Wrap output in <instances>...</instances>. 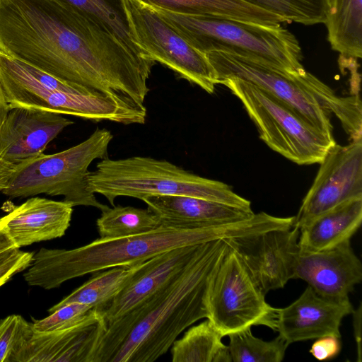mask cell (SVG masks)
<instances>
[{
	"mask_svg": "<svg viewBox=\"0 0 362 362\" xmlns=\"http://www.w3.org/2000/svg\"><path fill=\"white\" fill-rule=\"evenodd\" d=\"M208 317L223 337L253 325L276 330L279 308L270 305L247 266L229 245L207 293Z\"/></svg>",
	"mask_w": 362,
	"mask_h": 362,
	"instance_id": "obj_9",
	"label": "cell"
},
{
	"mask_svg": "<svg viewBox=\"0 0 362 362\" xmlns=\"http://www.w3.org/2000/svg\"><path fill=\"white\" fill-rule=\"evenodd\" d=\"M32 330V323L19 315L0 320V362H14L17 352Z\"/></svg>",
	"mask_w": 362,
	"mask_h": 362,
	"instance_id": "obj_30",
	"label": "cell"
},
{
	"mask_svg": "<svg viewBox=\"0 0 362 362\" xmlns=\"http://www.w3.org/2000/svg\"><path fill=\"white\" fill-rule=\"evenodd\" d=\"M159 218L160 225L202 228L235 222L250 218L252 210L183 195L148 196L142 199Z\"/></svg>",
	"mask_w": 362,
	"mask_h": 362,
	"instance_id": "obj_20",
	"label": "cell"
},
{
	"mask_svg": "<svg viewBox=\"0 0 362 362\" xmlns=\"http://www.w3.org/2000/svg\"><path fill=\"white\" fill-rule=\"evenodd\" d=\"M0 49L83 90L142 107L156 62L61 0H0Z\"/></svg>",
	"mask_w": 362,
	"mask_h": 362,
	"instance_id": "obj_1",
	"label": "cell"
},
{
	"mask_svg": "<svg viewBox=\"0 0 362 362\" xmlns=\"http://www.w3.org/2000/svg\"><path fill=\"white\" fill-rule=\"evenodd\" d=\"M202 244L175 247L144 262L128 283L100 311L107 324L150 298L176 277L193 260Z\"/></svg>",
	"mask_w": 362,
	"mask_h": 362,
	"instance_id": "obj_18",
	"label": "cell"
},
{
	"mask_svg": "<svg viewBox=\"0 0 362 362\" xmlns=\"http://www.w3.org/2000/svg\"><path fill=\"white\" fill-rule=\"evenodd\" d=\"M339 337L327 335L318 339L313 344L310 353L319 361H325L337 356L341 350Z\"/></svg>",
	"mask_w": 362,
	"mask_h": 362,
	"instance_id": "obj_33",
	"label": "cell"
},
{
	"mask_svg": "<svg viewBox=\"0 0 362 362\" xmlns=\"http://www.w3.org/2000/svg\"><path fill=\"white\" fill-rule=\"evenodd\" d=\"M252 230V224L247 219L196 228L160 225L141 234L99 238L71 250L41 248L33 254L23 277L30 286L53 289L88 274L141 264L175 247L245 236Z\"/></svg>",
	"mask_w": 362,
	"mask_h": 362,
	"instance_id": "obj_3",
	"label": "cell"
},
{
	"mask_svg": "<svg viewBox=\"0 0 362 362\" xmlns=\"http://www.w3.org/2000/svg\"><path fill=\"white\" fill-rule=\"evenodd\" d=\"M151 7L173 13L217 16L267 26L284 22L278 16L242 0H141Z\"/></svg>",
	"mask_w": 362,
	"mask_h": 362,
	"instance_id": "obj_22",
	"label": "cell"
},
{
	"mask_svg": "<svg viewBox=\"0 0 362 362\" xmlns=\"http://www.w3.org/2000/svg\"><path fill=\"white\" fill-rule=\"evenodd\" d=\"M20 248L17 247L10 238L4 217L0 218V264L13 256Z\"/></svg>",
	"mask_w": 362,
	"mask_h": 362,
	"instance_id": "obj_34",
	"label": "cell"
},
{
	"mask_svg": "<svg viewBox=\"0 0 362 362\" xmlns=\"http://www.w3.org/2000/svg\"><path fill=\"white\" fill-rule=\"evenodd\" d=\"M130 37L151 60L208 93L217 85L205 54L194 48L151 6L141 0H122Z\"/></svg>",
	"mask_w": 362,
	"mask_h": 362,
	"instance_id": "obj_10",
	"label": "cell"
},
{
	"mask_svg": "<svg viewBox=\"0 0 362 362\" xmlns=\"http://www.w3.org/2000/svg\"><path fill=\"white\" fill-rule=\"evenodd\" d=\"M92 308L78 303L66 304L42 320L33 318L32 327L40 332H53L71 327L81 321Z\"/></svg>",
	"mask_w": 362,
	"mask_h": 362,
	"instance_id": "obj_31",
	"label": "cell"
},
{
	"mask_svg": "<svg viewBox=\"0 0 362 362\" xmlns=\"http://www.w3.org/2000/svg\"><path fill=\"white\" fill-rule=\"evenodd\" d=\"M73 206L63 201L31 197L3 216L17 247L62 237L69 228Z\"/></svg>",
	"mask_w": 362,
	"mask_h": 362,
	"instance_id": "obj_19",
	"label": "cell"
},
{
	"mask_svg": "<svg viewBox=\"0 0 362 362\" xmlns=\"http://www.w3.org/2000/svg\"><path fill=\"white\" fill-rule=\"evenodd\" d=\"M233 362H281L288 346L280 335L272 341L255 337L251 327L228 335Z\"/></svg>",
	"mask_w": 362,
	"mask_h": 362,
	"instance_id": "obj_28",
	"label": "cell"
},
{
	"mask_svg": "<svg viewBox=\"0 0 362 362\" xmlns=\"http://www.w3.org/2000/svg\"><path fill=\"white\" fill-rule=\"evenodd\" d=\"M354 310L349 298L328 299L308 286L294 302L279 308L276 332L288 345L327 335L340 338L341 322Z\"/></svg>",
	"mask_w": 362,
	"mask_h": 362,
	"instance_id": "obj_15",
	"label": "cell"
},
{
	"mask_svg": "<svg viewBox=\"0 0 362 362\" xmlns=\"http://www.w3.org/2000/svg\"><path fill=\"white\" fill-rule=\"evenodd\" d=\"M216 74L257 86L292 107L320 132L333 136L330 116L339 119L351 140L362 138V108L358 95L341 97L307 71L293 74L273 66L222 52L204 54Z\"/></svg>",
	"mask_w": 362,
	"mask_h": 362,
	"instance_id": "obj_4",
	"label": "cell"
},
{
	"mask_svg": "<svg viewBox=\"0 0 362 362\" xmlns=\"http://www.w3.org/2000/svg\"><path fill=\"white\" fill-rule=\"evenodd\" d=\"M74 122L62 114L11 108L0 128V158L16 165L42 154L48 144Z\"/></svg>",
	"mask_w": 362,
	"mask_h": 362,
	"instance_id": "obj_16",
	"label": "cell"
},
{
	"mask_svg": "<svg viewBox=\"0 0 362 362\" xmlns=\"http://www.w3.org/2000/svg\"><path fill=\"white\" fill-rule=\"evenodd\" d=\"M153 8V7H152ZM194 48L222 52L293 74L306 70L298 41L288 30L217 16H190L153 8Z\"/></svg>",
	"mask_w": 362,
	"mask_h": 362,
	"instance_id": "obj_6",
	"label": "cell"
},
{
	"mask_svg": "<svg viewBox=\"0 0 362 362\" xmlns=\"http://www.w3.org/2000/svg\"><path fill=\"white\" fill-rule=\"evenodd\" d=\"M107 326L101 313L91 309L71 327L45 332L33 329L14 362H92Z\"/></svg>",
	"mask_w": 362,
	"mask_h": 362,
	"instance_id": "obj_14",
	"label": "cell"
},
{
	"mask_svg": "<svg viewBox=\"0 0 362 362\" xmlns=\"http://www.w3.org/2000/svg\"><path fill=\"white\" fill-rule=\"evenodd\" d=\"M88 180L90 191L105 197L112 206L119 197L142 200L148 196L183 195L252 210L250 202L227 184L151 157L102 159Z\"/></svg>",
	"mask_w": 362,
	"mask_h": 362,
	"instance_id": "obj_5",
	"label": "cell"
},
{
	"mask_svg": "<svg viewBox=\"0 0 362 362\" xmlns=\"http://www.w3.org/2000/svg\"><path fill=\"white\" fill-rule=\"evenodd\" d=\"M325 24L333 50L345 59L362 57V0H329Z\"/></svg>",
	"mask_w": 362,
	"mask_h": 362,
	"instance_id": "obj_23",
	"label": "cell"
},
{
	"mask_svg": "<svg viewBox=\"0 0 362 362\" xmlns=\"http://www.w3.org/2000/svg\"><path fill=\"white\" fill-rule=\"evenodd\" d=\"M61 1L91 18L139 56L151 60L133 42L130 37L122 0Z\"/></svg>",
	"mask_w": 362,
	"mask_h": 362,
	"instance_id": "obj_27",
	"label": "cell"
},
{
	"mask_svg": "<svg viewBox=\"0 0 362 362\" xmlns=\"http://www.w3.org/2000/svg\"><path fill=\"white\" fill-rule=\"evenodd\" d=\"M229 238L204 243L193 260L163 288L109 322L92 362H153L177 337L208 317L211 276Z\"/></svg>",
	"mask_w": 362,
	"mask_h": 362,
	"instance_id": "obj_2",
	"label": "cell"
},
{
	"mask_svg": "<svg viewBox=\"0 0 362 362\" xmlns=\"http://www.w3.org/2000/svg\"><path fill=\"white\" fill-rule=\"evenodd\" d=\"M142 263L131 267H116L93 273L87 281L50 308L48 312L51 313L71 303L84 304L100 311L128 283Z\"/></svg>",
	"mask_w": 362,
	"mask_h": 362,
	"instance_id": "obj_24",
	"label": "cell"
},
{
	"mask_svg": "<svg viewBox=\"0 0 362 362\" xmlns=\"http://www.w3.org/2000/svg\"><path fill=\"white\" fill-rule=\"evenodd\" d=\"M223 337L208 319L189 328L171 348L173 362H214Z\"/></svg>",
	"mask_w": 362,
	"mask_h": 362,
	"instance_id": "obj_25",
	"label": "cell"
},
{
	"mask_svg": "<svg viewBox=\"0 0 362 362\" xmlns=\"http://www.w3.org/2000/svg\"><path fill=\"white\" fill-rule=\"evenodd\" d=\"M33 254L19 250L10 259L0 264V286L16 274L25 271L30 265Z\"/></svg>",
	"mask_w": 362,
	"mask_h": 362,
	"instance_id": "obj_32",
	"label": "cell"
},
{
	"mask_svg": "<svg viewBox=\"0 0 362 362\" xmlns=\"http://www.w3.org/2000/svg\"><path fill=\"white\" fill-rule=\"evenodd\" d=\"M280 17L305 25L325 23L329 0H242Z\"/></svg>",
	"mask_w": 362,
	"mask_h": 362,
	"instance_id": "obj_29",
	"label": "cell"
},
{
	"mask_svg": "<svg viewBox=\"0 0 362 362\" xmlns=\"http://www.w3.org/2000/svg\"><path fill=\"white\" fill-rule=\"evenodd\" d=\"M361 313H362V305H359L356 310H354L351 313L353 315V327H354V334L355 341L356 343L357 349V361L361 362Z\"/></svg>",
	"mask_w": 362,
	"mask_h": 362,
	"instance_id": "obj_35",
	"label": "cell"
},
{
	"mask_svg": "<svg viewBox=\"0 0 362 362\" xmlns=\"http://www.w3.org/2000/svg\"><path fill=\"white\" fill-rule=\"evenodd\" d=\"M16 165L0 158V192L6 188Z\"/></svg>",
	"mask_w": 362,
	"mask_h": 362,
	"instance_id": "obj_36",
	"label": "cell"
},
{
	"mask_svg": "<svg viewBox=\"0 0 362 362\" xmlns=\"http://www.w3.org/2000/svg\"><path fill=\"white\" fill-rule=\"evenodd\" d=\"M255 123L260 139L273 151L298 165L320 163L336 144L284 102L257 86L238 78H223Z\"/></svg>",
	"mask_w": 362,
	"mask_h": 362,
	"instance_id": "obj_8",
	"label": "cell"
},
{
	"mask_svg": "<svg viewBox=\"0 0 362 362\" xmlns=\"http://www.w3.org/2000/svg\"><path fill=\"white\" fill-rule=\"evenodd\" d=\"M9 110L10 107L0 84V128L4 122Z\"/></svg>",
	"mask_w": 362,
	"mask_h": 362,
	"instance_id": "obj_37",
	"label": "cell"
},
{
	"mask_svg": "<svg viewBox=\"0 0 362 362\" xmlns=\"http://www.w3.org/2000/svg\"><path fill=\"white\" fill-rule=\"evenodd\" d=\"M0 84L10 109L22 107L78 117L86 94L1 49Z\"/></svg>",
	"mask_w": 362,
	"mask_h": 362,
	"instance_id": "obj_12",
	"label": "cell"
},
{
	"mask_svg": "<svg viewBox=\"0 0 362 362\" xmlns=\"http://www.w3.org/2000/svg\"><path fill=\"white\" fill-rule=\"evenodd\" d=\"M295 279L306 281L322 297L344 300L361 281L362 264L348 241L319 252H299Z\"/></svg>",
	"mask_w": 362,
	"mask_h": 362,
	"instance_id": "obj_17",
	"label": "cell"
},
{
	"mask_svg": "<svg viewBox=\"0 0 362 362\" xmlns=\"http://www.w3.org/2000/svg\"><path fill=\"white\" fill-rule=\"evenodd\" d=\"M361 222L362 198L353 199L339 204L299 229L300 252H319L350 241Z\"/></svg>",
	"mask_w": 362,
	"mask_h": 362,
	"instance_id": "obj_21",
	"label": "cell"
},
{
	"mask_svg": "<svg viewBox=\"0 0 362 362\" xmlns=\"http://www.w3.org/2000/svg\"><path fill=\"white\" fill-rule=\"evenodd\" d=\"M113 135L103 128L83 141L54 154H41L16 165L1 192L11 198L40 194L63 196L73 206H92L101 211L109 206L96 199L88 186V168L96 159L108 158Z\"/></svg>",
	"mask_w": 362,
	"mask_h": 362,
	"instance_id": "obj_7",
	"label": "cell"
},
{
	"mask_svg": "<svg viewBox=\"0 0 362 362\" xmlns=\"http://www.w3.org/2000/svg\"><path fill=\"white\" fill-rule=\"evenodd\" d=\"M303 198L293 226L300 229L315 217L347 201L362 198V139L337 143L327 152Z\"/></svg>",
	"mask_w": 362,
	"mask_h": 362,
	"instance_id": "obj_11",
	"label": "cell"
},
{
	"mask_svg": "<svg viewBox=\"0 0 362 362\" xmlns=\"http://www.w3.org/2000/svg\"><path fill=\"white\" fill-rule=\"evenodd\" d=\"M96 226L100 238H117L151 231L159 227L160 222L148 208L118 205L102 211Z\"/></svg>",
	"mask_w": 362,
	"mask_h": 362,
	"instance_id": "obj_26",
	"label": "cell"
},
{
	"mask_svg": "<svg viewBox=\"0 0 362 362\" xmlns=\"http://www.w3.org/2000/svg\"><path fill=\"white\" fill-rule=\"evenodd\" d=\"M299 229L275 228L230 238L250 274L266 295L281 288L295 273L300 249Z\"/></svg>",
	"mask_w": 362,
	"mask_h": 362,
	"instance_id": "obj_13",
	"label": "cell"
}]
</instances>
